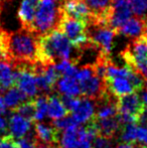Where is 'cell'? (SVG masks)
I'll return each instance as SVG.
<instances>
[{
	"label": "cell",
	"mask_w": 147,
	"mask_h": 148,
	"mask_svg": "<svg viewBox=\"0 0 147 148\" xmlns=\"http://www.w3.org/2000/svg\"><path fill=\"white\" fill-rule=\"evenodd\" d=\"M76 49L68 37L55 27L49 32L38 35L37 62L43 66L64 60L76 62L78 60L75 57Z\"/></svg>",
	"instance_id": "1"
},
{
	"label": "cell",
	"mask_w": 147,
	"mask_h": 148,
	"mask_svg": "<svg viewBox=\"0 0 147 148\" xmlns=\"http://www.w3.org/2000/svg\"><path fill=\"white\" fill-rule=\"evenodd\" d=\"M6 51L8 62L12 66L22 62H38V34L25 28L6 33Z\"/></svg>",
	"instance_id": "2"
},
{
	"label": "cell",
	"mask_w": 147,
	"mask_h": 148,
	"mask_svg": "<svg viewBox=\"0 0 147 148\" xmlns=\"http://www.w3.org/2000/svg\"><path fill=\"white\" fill-rule=\"evenodd\" d=\"M57 28H59L68 37L75 47L82 51L85 49L94 47L90 42L88 36V23L84 20L71 17L61 10V16Z\"/></svg>",
	"instance_id": "3"
},
{
	"label": "cell",
	"mask_w": 147,
	"mask_h": 148,
	"mask_svg": "<svg viewBox=\"0 0 147 148\" xmlns=\"http://www.w3.org/2000/svg\"><path fill=\"white\" fill-rule=\"evenodd\" d=\"M62 0H41L37 7L32 31L40 35L57 27L61 16Z\"/></svg>",
	"instance_id": "4"
},
{
	"label": "cell",
	"mask_w": 147,
	"mask_h": 148,
	"mask_svg": "<svg viewBox=\"0 0 147 148\" xmlns=\"http://www.w3.org/2000/svg\"><path fill=\"white\" fill-rule=\"evenodd\" d=\"M126 64L147 81V37L145 34L133 38V40L121 53Z\"/></svg>",
	"instance_id": "5"
},
{
	"label": "cell",
	"mask_w": 147,
	"mask_h": 148,
	"mask_svg": "<svg viewBox=\"0 0 147 148\" xmlns=\"http://www.w3.org/2000/svg\"><path fill=\"white\" fill-rule=\"evenodd\" d=\"M117 34V31L106 24L94 20L88 22V36L90 42L106 56H110L114 47V38Z\"/></svg>",
	"instance_id": "6"
},
{
	"label": "cell",
	"mask_w": 147,
	"mask_h": 148,
	"mask_svg": "<svg viewBox=\"0 0 147 148\" xmlns=\"http://www.w3.org/2000/svg\"><path fill=\"white\" fill-rule=\"evenodd\" d=\"M117 109L118 114H125L137 119L144 111L145 107L140 96L136 92H131L126 95L120 96L117 98Z\"/></svg>",
	"instance_id": "7"
},
{
	"label": "cell",
	"mask_w": 147,
	"mask_h": 148,
	"mask_svg": "<svg viewBox=\"0 0 147 148\" xmlns=\"http://www.w3.org/2000/svg\"><path fill=\"white\" fill-rule=\"evenodd\" d=\"M61 10L67 15L77 19L84 20L88 23L93 19V12L85 0H63Z\"/></svg>",
	"instance_id": "8"
},
{
	"label": "cell",
	"mask_w": 147,
	"mask_h": 148,
	"mask_svg": "<svg viewBox=\"0 0 147 148\" xmlns=\"http://www.w3.org/2000/svg\"><path fill=\"white\" fill-rule=\"evenodd\" d=\"M81 88V95L92 99L93 101L100 98L106 92V86L103 80H101L95 73L88 79L79 83Z\"/></svg>",
	"instance_id": "9"
},
{
	"label": "cell",
	"mask_w": 147,
	"mask_h": 148,
	"mask_svg": "<svg viewBox=\"0 0 147 148\" xmlns=\"http://www.w3.org/2000/svg\"><path fill=\"white\" fill-rule=\"evenodd\" d=\"M91 120L93 121L95 127L97 128L98 134L108 138H114L116 135L119 134L120 129L122 127L121 120L118 114L116 116L103 119L93 117Z\"/></svg>",
	"instance_id": "10"
},
{
	"label": "cell",
	"mask_w": 147,
	"mask_h": 148,
	"mask_svg": "<svg viewBox=\"0 0 147 148\" xmlns=\"http://www.w3.org/2000/svg\"><path fill=\"white\" fill-rule=\"evenodd\" d=\"M34 132L37 141L59 147L57 145L59 141V131L53 124L49 125L38 121L34 125Z\"/></svg>",
	"instance_id": "11"
},
{
	"label": "cell",
	"mask_w": 147,
	"mask_h": 148,
	"mask_svg": "<svg viewBox=\"0 0 147 148\" xmlns=\"http://www.w3.org/2000/svg\"><path fill=\"white\" fill-rule=\"evenodd\" d=\"M31 128V121L12 111L8 121V132L14 138L25 136Z\"/></svg>",
	"instance_id": "12"
},
{
	"label": "cell",
	"mask_w": 147,
	"mask_h": 148,
	"mask_svg": "<svg viewBox=\"0 0 147 148\" xmlns=\"http://www.w3.org/2000/svg\"><path fill=\"white\" fill-rule=\"evenodd\" d=\"M95 115V103L92 99L83 97L81 98V102L79 106L72 112L74 120L77 124H86Z\"/></svg>",
	"instance_id": "13"
},
{
	"label": "cell",
	"mask_w": 147,
	"mask_h": 148,
	"mask_svg": "<svg viewBox=\"0 0 147 148\" xmlns=\"http://www.w3.org/2000/svg\"><path fill=\"white\" fill-rule=\"evenodd\" d=\"M145 28V18L135 16V17H130L121 27H119V29L117 30V33L124 35V36L135 38V37H138L141 34H143Z\"/></svg>",
	"instance_id": "14"
},
{
	"label": "cell",
	"mask_w": 147,
	"mask_h": 148,
	"mask_svg": "<svg viewBox=\"0 0 147 148\" xmlns=\"http://www.w3.org/2000/svg\"><path fill=\"white\" fill-rule=\"evenodd\" d=\"M104 83L107 91L117 98L120 96L129 94L131 92H135L130 81L126 78H123V77L106 79V80H104Z\"/></svg>",
	"instance_id": "15"
},
{
	"label": "cell",
	"mask_w": 147,
	"mask_h": 148,
	"mask_svg": "<svg viewBox=\"0 0 147 148\" xmlns=\"http://www.w3.org/2000/svg\"><path fill=\"white\" fill-rule=\"evenodd\" d=\"M55 88L62 95H69L79 97L81 95L80 84L75 77L71 76H62L57 80Z\"/></svg>",
	"instance_id": "16"
},
{
	"label": "cell",
	"mask_w": 147,
	"mask_h": 148,
	"mask_svg": "<svg viewBox=\"0 0 147 148\" xmlns=\"http://www.w3.org/2000/svg\"><path fill=\"white\" fill-rule=\"evenodd\" d=\"M4 94H5L3 97L4 104L6 108L10 109L11 111L22 102L27 100V96L16 86H11L10 88H8L4 92Z\"/></svg>",
	"instance_id": "17"
},
{
	"label": "cell",
	"mask_w": 147,
	"mask_h": 148,
	"mask_svg": "<svg viewBox=\"0 0 147 148\" xmlns=\"http://www.w3.org/2000/svg\"><path fill=\"white\" fill-rule=\"evenodd\" d=\"M69 111L66 109L61 98L57 95H49L47 98V116L53 120L68 115Z\"/></svg>",
	"instance_id": "18"
},
{
	"label": "cell",
	"mask_w": 147,
	"mask_h": 148,
	"mask_svg": "<svg viewBox=\"0 0 147 148\" xmlns=\"http://www.w3.org/2000/svg\"><path fill=\"white\" fill-rule=\"evenodd\" d=\"M81 126L75 125L63 130V134L59 137V144L61 147L65 148H76L80 138Z\"/></svg>",
	"instance_id": "19"
},
{
	"label": "cell",
	"mask_w": 147,
	"mask_h": 148,
	"mask_svg": "<svg viewBox=\"0 0 147 148\" xmlns=\"http://www.w3.org/2000/svg\"><path fill=\"white\" fill-rule=\"evenodd\" d=\"M11 86H14L11 64L5 60H0V94Z\"/></svg>",
	"instance_id": "20"
},
{
	"label": "cell",
	"mask_w": 147,
	"mask_h": 148,
	"mask_svg": "<svg viewBox=\"0 0 147 148\" xmlns=\"http://www.w3.org/2000/svg\"><path fill=\"white\" fill-rule=\"evenodd\" d=\"M12 111L21 115L22 117L27 119V120L34 122V116H36V103H34V100H26V101L22 102L17 107L14 108Z\"/></svg>",
	"instance_id": "21"
},
{
	"label": "cell",
	"mask_w": 147,
	"mask_h": 148,
	"mask_svg": "<svg viewBox=\"0 0 147 148\" xmlns=\"http://www.w3.org/2000/svg\"><path fill=\"white\" fill-rule=\"evenodd\" d=\"M47 98L49 95H40L34 99V103H36L34 121L43 120L47 115Z\"/></svg>",
	"instance_id": "22"
},
{
	"label": "cell",
	"mask_w": 147,
	"mask_h": 148,
	"mask_svg": "<svg viewBox=\"0 0 147 148\" xmlns=\"http://www.w3.org/2000/svg\"><path fill=\"white\" fill-rule=\"evenodd\" d=\"M92 10L93 15L99 16L110 6L112 0H85ZM93 16V17H94Z\"/></svg>",
	"instance_id": "23"
},
{
	"label": "cell",
	"mask_w": 147,
	"mask_h": 148,
	"mask_svg": "<svg viewBox=\"0 0 147 148\" xmlns=\"http://www.w3.org/2000/svg\"><path fill=\"white\" fill-rule=\"evenodd\" d=\"M132 13L139 17H147V0H129Z\"/></svg>",
	"instance_id": "24"
},
{
	"label": "cell",
	"mask_w": 147,
	"mask_h": 148,
	"mask_svg": "<svg viewBox=\"0 0 147 148\" xmlns=\"http://www.w3.org/2000/svg\"><path fill=\"white\" fill-rule=\"evenodd\" d=\"M51 124H53V126H55V128L59 131V132L63 131V130H65V129L69 128V127L75 126V125H79V124H77V122L74 120L72 114L71 115L68 114V115L64 116V117H62V118L55 119V120H53V122L51 123Z\"/></svg>",
	"instance_id": "25"
},
{
	"label": "cell",
	"mask_w": 147,
	"mask_h": 148,
	"mask_svg": "<svg viewBox=\"0 0 147 148\" xmlns=\"http://www.w3.org/2000/svg\"><path fill=\"white\" fill-rule=\"evenodd\" d=\"M36 132L34 131L31 134H26L25 136L18 138L16 144H17V148H36Z\"/></svg>",
	"instance_id": "26"
},
{
	"label": "cell",
	"mask_w": 147,
	"mask_h": 148,
	"mask_svg": "<svg viewBox=\"0 0 147 148\" xmlns=\"http://www.w3.org/2000/svg\"><path fill=\"white\" fill-rule=\"evenodd\" d=\"M59 98H61L63 104L65 105L66 109L69 111V113H72L74 110H76V108L78 107L81 102V98L76 97V96L62 95Z\"/></svg>",
	"instance_id": "27"
},
{
	"label": "cell",
	"mask_w": 147,
	"mask_h": 148,
	"mask_svg": "<svg viewBox=\"0 0 147 148\" xmlns=\"http://www.w3.org/2000/svg\"><path fill=\"white\" fill-rule=\"evenodd\" d=\"M134 144L138 148H147V126H137L136 140Z\"/></svg>",
	"instance_id": "28"
},
{
	"label": "cell",
	"mask_w": 147,
	"mask_h": 148,
	"mask_svg": "<svg viewBox=\"0 0 147 148\" xmlns=\"http://www.w3.org/2000/svg\"><path fill=\"white\" fill-rule=\"evenodd\" d=\"M92 148H114L113 138L97 135L92 142Z\"/></svg>",
	"instance_id": "29"
},
{
	"label": "cell",
	"mask_w": 147,
	"mask_h": 148,
	"mask_svg": "<svg viewBox=\"0 0 147 148\" xmlns=\"http://www.w3.org/2000/svg\"><path fill=\"white\" fill-rule=\"evenodd\" d=\"M6 33L7 32L0 29V60L8 62L7 51H6Z\"/></svg>",
	"instance_id": "30"
},
{
	"label": "cell",
	"mask_w": 147,
	"mask_h": 148,
	"mask_svg": "<svg viewBox=\"0 0 147 148\" xmlns=\"http://www.w3.org/2000/svg\"><path fill=\"white\" fill-rule=\"evenodd\" d=\"M0 148H17L14 137L11 136L9 133L0 137Z\"/></svg>",
	"instance_id": "31"
},
{
	"label": "cell",
	"mask_w": 147,
	"mask_h": 148,
	"mask_svg": "<svg viewBox=\"0 0 147 148\" xmlns=\"http://www.w3.org/2000/svg\"><path fill=\"white\" fill-rule=\"evenodd\" d=\"M8 124L6 118H4L2 115H0V137L5 134H8Z\"/></svg>",
	"instance_id": "32"
},
{
	"label": "cell",
	"mask_w": 147,
	"mask_h": 148,
	"mask_svg": "<svg viewBox=\"0 0 147 148\" xmlns=\"http://www.w3.org/2000/svg\"><path fill=\"white\" fill-rule=\"evenodd\" d=\"M139 92H141V95H140V98H141L142 102L144 104V107L147 109V88H143L142 90H140Z\"/></svg>",
	"instance_id": "33"
},
{
	"label": "cell",
	"mask_w": 147,
	"mask_h": 148,
	"mask_svg": "<svg viewBox=\"0 0 147 148\" xmlns=\"http://www.w3.org/2000/svg\"><path fill=\"white\" fill-rule=\"evenodd\" d=\"M115 148H138L133 143H127V142H122L121 144L117 145Z\"/></svg>",
	"instance_id": "34"
},
{
	"label": "cell",
	"mask_w": 147,
	"mask_h": 148,
	"mask_svg": "<svg viewBox=\"0 0 147 148\" xmlns=\"http://www.w3.org/2000/svg\"><path fill=\"white\" fill-rule=\"evenodd\" d=\"M6 113V106L4 104L3 98H2L1 94H0V115H4Z\"/></svg>",
	"instance_id": "35"
},
{
	"label": "cell",
	"mask_w": 147,
	"mask_h": 148,
	"mask_svg": "<svg viewBox=\"0 0 147 148\" xmlns=\"http://www.w3.org/2000/svg\"><path fill=\"white\" fill-rule=\"evenodd\" d=\"M36 148H57V147L53 146V145L46 144V143H42V142H39V141H36Z\"/></svg>",
	"instance_id": "36"
},
{
	"label": "cell",
	"mask_w": 147,
	"mask_h": 148,
	"mask_svg": "<svg viewBox=\"0 0 147 148\" xmlns=\"http://www.w3.org/2000/svg\"><path fill=\"white\" fill-rule=\"evenodd\" d=\"M145 22H146V28H145V31H144V34H145V36L147 37V17H145Z\"/></svg>",
	"instance_id": "37"
},
{
	"label": "cell",
	"mask_w": 147,
	"mask_h": 148,
	"mask_svg": "<svg viewBox=\"0 0 147 148\" xmlns=\"http://www.w3.org/2000/svg\"><path fill=\"white\" fill-rule=\"evenodd\" d=\"M57 148H65V147H61V146H59V147H57Z\"/></svg>",
	"instance_id": "38"
},
{
	"label": "cell",
	"mask_w": 147,
	"mask_h": 148,
	"mask_svg": "<svg viewBox=\"0 0 147 148\" xmlns=\"http://www.w3.org/2000/svg\"><path fill=\"white\" fill-rule=\"evenodd\" d=\"M62 1H63V0H62Z\"/></svg>",
	"instance_id": "39"
}]
</instances>
